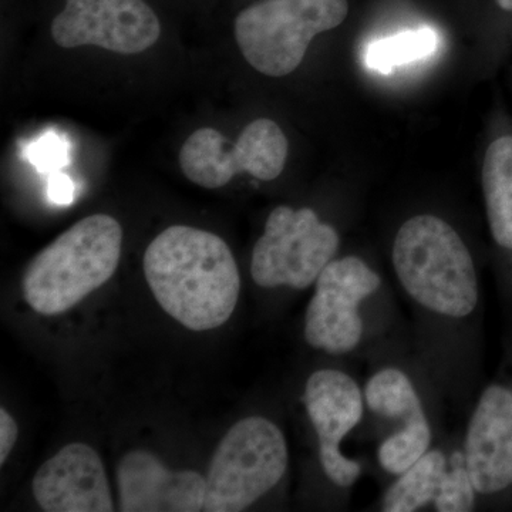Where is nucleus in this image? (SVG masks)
Listing matches in <instances>:
<instances>
[{"mask_svg": "<svg viewBox=\"0 0 512 512\" xmlns=\"http://www.w3.org/2000/svg\"><path fill=\"white\" fill-rule=\"evenodd\" d=\"M478 493L468 471L463 448L448 454V463L433 501L439 512H467L476 507Z\"/></svg>", "mask_w": 512, "mask_h": 512, "instance_id": "nucleus-19", "label": "nucleus"}, {"mask_svg": "<svg viewBox=\"0 0 512 512\" xmlns=\"http://www.w3.org/2000/svg\"><path fill=\"white\" fill-rule=\"evenodd\" d=\"M32 491L47 512L114 511L103 461L83 443L69 444L47 460L33 478Z\"/></svg>", "mask_w": 512, "mask_h": 512, "instance_id": "nucleus-12", "label": "nucleus"}, {"mask_svg": "<svg viewBox=\"0 0 512 512\" xmlns=\"http://www.w3.org/2000/svg\"><path fill=\"white\" fill-rule=\"evenodd\" d=\"M18 424L5 409H0V464H5L18 440Z\"/></svg>", "mask_w": 512, "mask_h": 512, "instance_id": "nucleus-21", "label": "nucleus"}, {"mask_svg": "<svg viewBox=\"0 0 512 512\" xmlns=\"http://www.w3.org/2000/svg\"><path fill=\"white\" fill-rule=\"evenodd\" d=\"M288 466V443L275 423L261 416L239 420L212 456L204 511L247 510L281 483Z\"/></svg>", "mask_w": 512, "mask_h": 512, "instance_id": "nucleus-4", "label": "nucleus"}, {"mask_svg": "<svg viewBox=\"0 0 512 512\" xmlns=\"http://www.w3.org/2000/svg\"><path fill=\"white\" fill-rule=\"evenodd\" d=\"M302 400L318 437L323 473L340 488L353 487L363 468L343 453L342 443L365 416L363 387L348 372L320 369L306 380Z\"/></svg>", "mask_w": 512, "mask_h": 512, "instance_id": "nucleus-9", "label": "nucleus"}, {"mask_svg": "<svg viewBox=\"0 0 512 512\" xmlns=\"http://www.w3.org/2000/svg\"><path fill=\"white\" fill-rule=\"evenodd\" d=\"M30 158L33 164L39 165L42 170H53L66 164V150L63 141L56 136L42 138L35 147L30 150Z\"/></svg>", "mask_w": 512, "mask_h": 512, "instance_id": "nucleus-20", "label": "nucleus"}, {"mask_svg": "<svg viewBox=\"0 0 512 512\" xmlns=\"http://www.w3.org/2000/svg\"><path fill=\"white\" fill-rule=\"evenodd\" d=\"M498 6L504 10H510L512 12V0H497Z\"/></svg>", "mask_w": 512, "mask_h": 512, "instance_id": "nucleus-23", "label": "nucleus"}, {"mask_svg": "<svg viewBox=\"0 0 512 512\" xmlns=\"http://www.w3.org/2000/svg\"><path fill=\"white\" fill-rule=\"evenodd\" d=\"M433 429L429 417L393 431L380 443L377 460L386 473L397 477L413 466L431 448Z\"/></svg>", "mask_w": 512, "mask_h": 512, "instance_id": "nucleus-17", "label": "nucleus"}, {"mask_svg": "<svg viewBox=\"0 0 512 512\" xmlns=\"http://www.w3.org/2000/svg\"><path fill=\"white\" fill-rule=\"evenodd\" d=\"M339 242L338 231L311 208L276 207L252 251V279L261 288L302 291L335 259Z\"/></svg>", "mask_w": 512, "mask_h": 512, "instance_id": "nucleus-6", "label": "nucleus"}, {"mask_svg": "<svg viewBox=\"0 0 512 512\" xmlns=\"http://www.w3.org/2000/svg\"><path fill=\"white\" fill-rule=\"evenodd\" d=\"M288 150L282 128L275 121L258 119L244 128L234 146L215 128H200L187 138L178 160L191 183L215 190L241 173L275 180L284 171Z\"/></svg>", "mask_w": 512, "mask_h": 512, "instance_id": "nucleus-7", "label": "nucleus"}, {"mask_svg": "<svg viewBox=\"0 0 512 512\" xmlns=\"http://www.w3.org/2000/svg\"><path fill=\"white\" fill-rule=\"evenodd\" d=\"M436 46L437 35L433 29L409 30L370 45L366 52V63L370 69L389 73L394 67L431 55Z\"/></svg>", "mask_w": 512, "mask_h": 512, "instance_id": "nucleus-18", "label": "nucleus"}, {"mask_svg": "<svg viewBox=\"0 0 512 512\" xmlns=\"http://www.w3.org/2000/svg\"><path fill=\"white\" fill-rule=\"evenodd\" d=\"M485 210L491 235L501 248L512 251V137L495 140L483 165Z\"/></svg>", "mask_w": 512, "mask_h": 512, "instance_id": "nucleus-14", "label": "nucleus"}, {"mask_svg": "<svg viewBox=\"0 0 512 512\" xmlns=\"http://www.w3.org/2000/svg\"><path fill=\"white\" fill-rule=\"evenodd\" d=\"M397 281L420 311L444 320L470 318L480 302L473 256L456 229L434 215L404 222L393 242Z\"/></svg>", "mask_w": 512, "mask_h": 512, "instance_id": "nucleus-2", "label": "nucleus"}, {"mask_svg": "<svg viewBox=\"0 0 512 512\" xmlns=\"http://www.w3.org/2000/svg\"><path fill=\"white\" fill-rule=\"evenodd\" d=\"M120 510L124 512L204 511L205 478L197 471H173L154 454L133 450L117 467Z\"/></svg>", "mask_w": 512, "mask_h": 512, "instance_id": "nucleus-13", "label": "nucleus"}, {"mask_svg": "<svg viewBox=\"0 0 512 512\" xmlns=\"http://www.w3.org/2000/svg\"><path fill=\"white\" fill-rule=\"evenodd\" d=\"M382 286V278L359 256L333 259L315 282L305 313L303 336L311 348L348 355L365 338L362 305Z\"/></svg>", "mask_w": 512, "mask_h": 512, "instance_id": "nucleus-8", "label": "nucleus"}, {"mask_svg": "<svg viewBox=\"0 0 512 512\" xmlns=\"http://www.w3.org/2000/svg\"><path fill=\"white\" fill-rule=\"evenodd\" d=\"M363 392L367 409L376 416L399 421V429L429 417L416 384L399 367L384 366L376 370L367 379Z\"/></svg>", "mask_w": 512, "mask_h": 512, "instance_id": "nucleus-15", "label": "nucleus"}, {"mask_svg": "<svg viewBox=\"0 0 512 512\" xmlns=\"http://www.w3.org/2000/svg\"><path fill=\"white\" fill-rule=\"evenodd\" d=\"M49 195L50 200L56 204H70L74 197L73 181L64 174L53 175L50 178Z\"/></svg>", "mask_w": 512, "mask_h": 512, "instance_id": "nucleus-22", "label": "nucleus"}, {"mask_svg": "<svg viewBox=\"0 0 512 512\" xmlns=\"http://www.w3.org/2000/svg\"><path fill=\"white\" fill-rule=\"evenodd\" d=\"M348 0H264L235 19V40L245 60L269 77L298 69L313 37L338 28Z\"/></svg>", "mask_w": 512, "mask_h": 512, "instance_id": "nucleus-5", "label": "nucleus"}, {"mask_svg": "<svg viewBox=\"0 0 512 512\" xmlns=\"http://www.w3.org/2000/svg\"><path fill=\"white\" fill-rule=\"evenodd\" d=\"M464 457L478 495L512 485V390L491 384L481 393L464 437Z\"/></svg>", "mask_w": 512, "mask_h": 512, "instance_id": "nucleus-11", "label": "nucleus"}, {"mask_svg": "<svg viewBox=\"0 0 512 512\" xmlns=\"http://www.w3.org/2000/svg\"><path fill=\"white\" fill-rule=\"evenodd\" d=\"M161 25L144 0H66L53 19L57 46H97L119 55H138L156 45Z\"/></svg>", "mask_w": 512, "mask_h": 512, "instance_id": "nucleus-10", "label": "nucleus"}, {"mask_svg": "<svg viewBox=\"0 0 512 512\" xmlns=\"http://www.w3.org/2000/svg\"><path fill=\"white\" fill-rule=\"evenodd\" d=\"M448 463L443 448L431 447L419 461L396 477L380 508L384 512H414L433 505Z\"/></svg>", "mask_w": 512, "mask_h": 512, "instance_id": "nucleus-16", "label": "nucleus"}, {"mask_svg": "<svg viewBox=\"0 0 512 512\" xmlns=\"http://www.w3.org/2000/svg\"><path fill=\"white\" fill-rule=\"evenodd\" d=\"M121 242L123 229L110 215L76 222L29 262L23 295L30 308L43 316L70 311L114 275Z\"/></svg>", "mask_w": 512, "mask_h": 512, "instance_id": "nucleus-3", "label": "nucleus"}, {"mask_svg": "<svg viewBox=\"0 0 512 512\" xmlns=\"http://www.w3.org/2000/svg\"><path fill=\"white\" fill-rule=\"evenodd\" d=\"M144 274L165 313L195 332L220 328L237 308V262L227 242L204 229H165L148 245Z\"/></svg>", "mask_w": 512, "mask_h": 512, "instance_id": "nucleus-1", "label": "nucleus"}]
</instances>
